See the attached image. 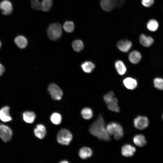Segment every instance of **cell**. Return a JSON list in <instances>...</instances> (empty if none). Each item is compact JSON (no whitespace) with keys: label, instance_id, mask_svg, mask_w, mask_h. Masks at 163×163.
I'll list each match as a JSON object with an SVG mask.
<instances>
[{"label":"cell","instance_id":"18","mask_svg":"<svg viewBox=\"0 0 163 163\" xmlns=\"http://www.w3.org/2000/svg\"><path fill=\"white\" fill-rule=\"evenodd\" d=\"M14 42L17 46L21 49L24 48L27 44V39L22 35L17 37L14 39Z\"/></svg>","mask_w":163,"mask_h":163},{"label":"cell","instance_id":"12","mask_svg":"<svg viewBox=\"0 0 163 163\" xmlns=\"http://www.w3.org/2000/svg\"><path fill=\"white\" fill-rule=\"evenodd\" d=\"M10 107L5 106L0 110V119L3 122H8L11 121L12 118L9 114Z\"/></svg>","mask_w":163,"mask_h":163},{"label":"cell","instance_id":"33","mask_svg":"<svg viewBox=\"0 0 163 163\" xmlns=\"http://www.w3.org/2000/svg\"><path fill=\"white\" fill-rule=\"evenodd\" d=\"M5 69L4 66L0 63V76L2 75L5 72Z\"/></svg>","mask_w":163,"mask_h":163},{"label":"cell","instance_id":"25","mask_svg":"<svg viewBox=\"0 0 163 163\" xmlns=\"http://www.w3.org/2000/svg\"><path fill=\"white\" fill-rule=\"evenodd\" d=\"M73 49L77 52H80L83 49L84 45L83 42L80 40H74L72 43Z\"/></svg>","mask_w":163,"mask_h":163},{"label":"cell","instance_id":"10","mask_svg":"<svg viewBox=\"0 0 163 163\" xmlns=\"http://www.w3.org/2000/svg\"><path fill=\"white\" fill-rule=\"evenodd\" d=\"M0 9L3 14L5 15H9L12 11V4L8 0H3L0 3Z\"/></svg>","mask_w":163,"mask_h":163},{"label":"cell","instance_id":"34","mask_svg":"<svg viewBox=\"0 0 163 163\" xmlns=\"http://www.w3.org/2000/svg\"><path fill=\"white\" fill-rule=\"evenodd\" d=\"M61 163H68V162L66 161H62L61 162H60Z\"/></svg>","mask_w":163,"mask_h":163},{"label":"cell","instance_id":"21","mask_svg":"<svg viewBox=\"0 0 163 163\" xmlns=\"http://www.w3.org/2000/svg\"><path fill=\"white\" fill-rule=\"evenodd\" d=\"M23 117L25 122L31 123L34 122L36 117V115L33 112L26 111L23 113Z\"/></svg>","mask_w":163,"mask_h":163},{"label":"cell","instance_id":"6","mask_svg":"<svg viewBox=\"0 0 163 163\" xmlns=\"http://www.w3.org/2000/svg\"><path fill=\"white\" fill-rule=\"evenodd\" d=\"M72 138V135L69 130L66 129H62L58 133L57 140L60 144L67 145L70 143Z\"/></svg>","mask_w":163,"mask_h":163},{"label":"cell","instance_id":"27","mask_svg":"<svg viewBox=\"0 0 163 163\" xmlns=\"http://www.w3.org/2000/svg\"><path fill=\"white\" fill-rule=\"evenodd\" d=\"M147 27L149 30L152 31H155L158 29V24L155 20L151 19L148 22Z\"/></svg>","mask_w":163,"mask_h":163},{"label":"cell","instance_id":"4","mask_svg":"<svg viewBox=\"0 0 163 163\" xmlns=\"http://www.w3.org/2000/svg\"><path fill=\"white\" fill-rule=\"evenodd\" d=\"M125 0H101L100 6L103 10L109 12L115 8L121 7Z\"/></svg>","mask_w":163,"mask_h":163},{"label":"cell","instance_id":"36","mask_svg":"<svg viewBox=\"0 0 163 163\" xmlns=\"http://www.w3.org/2000/svg\"><path fill=\"white\" fill-rule=\"evenodd\" d=\"M162 119L163 120V115L162 116Z\"/></svg>","mask_w":163,"mask_h":163},{"label":"cell","instance_id":"2","mask_svg":"<svg viewBox=\"0 0 163 163\" xmlns=\"http://www.w3.org/2000/svg\"><path fill=\"white\" fill-rule=\"evenodd\" d=\"M106 128L109 134L113 135L114 139L116 140H119L123 136L122 127L117 123L111 122L107 125Z\"/></svg>","mask_w":163,"mask_h":163},{"label":"cell","instance_id":"15","mask_svg":"<svg viewBox=\"0 0 163 163\" xmlns=\"http://www.w3.org/2000/svg\"><path fill=\"white\" fill-rule=\"evenodd\" d=\"M35 136L38 138L42 139L44 138L46 134V131L45 126L42 124L37 126L34 130Z\"/></svg>","mask_w":163,"mask_h":163},{"label":"cell","instance_id":"8","mask_svg":"<svg viewBox=\"0 0 163 163\" xmlns=\"http://www.w3.org/2000/svg\"><path fill=\"white\" fill-rule=\"evenodd\" d=\"M12 135V131L11 129L7 126L0 124V137L5 142L11 139Z\"/></svg>","mask_w":163,"mask_h":163},{"label":"cell","instance_id":"7","mask_svg":"<svg viewBox=\"0 0 163 163\" xmlns=\"http://www.w3.org/2000/svg\"><path fill=\"white\" fill-rule=\"evenodd\" d=\"M48 92L53 99L59 100L61 99L63 95V92L60 88L56 84H50L48 87Z\"/></svg>","mask_w":163,"mask_h":163},{"label":"cell","instance_id":"28","mask_svg":"<svg viewBox=\"0 0 163 163\" xmlns=\"http://www.w3.org/2000/svg\"><path fill=\"white\" fill-rule=\"evenodd\" d=\"M63 28L66 32L71 33L74 30V24L72 21H66L63 24Z\"/></svg>","mask_w":163,"mask_h":163},{"label":"cell","instance_id":"16","mask_svg":"<svg viewBox=\"0 0 163 163\" xmlns=\"http://www.w3.org/2000/svg\"><path fill=\"white\" fill-rule=\"evenodd\" d=\"M139 40L142 45L146 47L150 46L154 43V40L152 37L143 34L140 36Z\"/></svg>","mask_w":163,"mask_h":163},{"label":"cell","instance_id":"24","mask_svg":"<svg viewBox=\"0 0 163 163\" xmlns=\"http://www.w3.org/2000/svg\"><path fill=\"white\" fill-rule=\"evenodd\" d=\"M53 5V0H42L41 2V10L47 11L51 8Z\"/></svg>","mask_w":163,"mask_h":163},{"label":"cell","instance_id":"3","mask_svg":"<svg viewBox=\"0 0 163 163\" xmlns=\"http://www.w3.org/2000/svg\"><path fill=\"white\" fill-rule=\"evenodd\" d=\"M62 33V27L59 23H55L50 24L47 30L48 37L51 40H56L61 37Z\"/></svg>","mask_w":163,"mask_h":163},{"label":"cell","instance_id":"31","mask_svg":"<svg viewBox=\"0 0 163 163\" xmlns=\"http://www.w3.org/2000/svg\"><path fill=\"white\" fill-rule=\"evenodd\" d=\"M31 7L33 9L37 10H41V2L39 0H31Z\"/></svg>","mask_w":163,"mask_h":163},{"label":"cell","instance_id":"17","mask_svg":"<svg viewBox=\"0 0 163 163\" xmlns=\"http://www.w3.org/2000/svg\"><path fill=\"white\" fill-rule=\"evenodd\" d=\"M142 56L140 53L135 50L132 51L129 55V59L130 62L134 64L139 62Z\"/></svg>","mask_w":163,"mask_h":163},{"label":"cell","instance_id":"19","mask_svg":"<svg viewBox=\"0 0 163 163\" xmlns=\"http://www.w3.org/2000/svg\"><path fill=\"white\" fill-rule=\"evenodd\" d=\"M134 143L139 147L144 146L147 143L145 136L142 134H138L135 136L133 138Z\"/></svg>","mask_w":163,"mask_h":163},{"label":"cell","instance_id":"14","mask_svg":"<svg viewBox=\"0 0 163 163\" xmlns=\"http://www.w3.org/2000/svg\"><path fill=\"white\" fill-rule=\"evenodd\" d=\"M125 86L127 89L133 90L137 86V82L135 79L131 77H127L124 79L123 81Z\"/></svg>","mask_w":163,"mask_h":163},{"label":"cell","instance_id":"29","mask_svg":"<svg viewBox=\"0 0 163 163\" xmlns=\"http://www.w3.org/2000/svg\"><path fill=\"white\" fill-rule=\"evenodd\" d=\"M50 119L51 122L53 123L56 125H58L61 123L62 117L59 114L55 113L51 115Z\"/></svg>","mask_w":163,"mask_h":163},{"label":"cell","instance_id":"9","mask_svg":"<svg viewBox=\"0 0 163 163\" xmlns=\"http://www.w3.org/2000/svg\"><path fill=\"white\" fill-rule=\"evenodd\" d=\"M133 123L136 128L142 130L148 127L149 124V121L147 117L139 116L134 119Z\"/></svg>","mask_w":163,"mask_h":163},{"label":"cell","instance_id":"13","mask_svg":"<svg viewBox=\"0 0 163 163\" xmlns=\"http://www.w3.org/2000/svg\"><path fill=\"white\" fill-rule=\"evenodd\" d=\"M136 151L134 147L129 144H126L122 148L121 153L125 157H130L134 155Z\"/></svg>","mask_w":163,"mask_h":163},{"label":"cell","instance_id":"5","mask_svg":"<svg viewBox=\"0 0 163 163\" xmlns=\"http://www.w3.org/2000/svg\"><path fill=\"white\" fill-rule=\"evenodd\" d=\"M104 99L110 110L116 112H120V109L117 104V100L114 97V94L112 91L105 94L104 97Z\"/></svg>","mask_w":163,"mask_h":163},{"label":"cell","instance_id":"35","mask_svg":"<svg viewBox=\"0 0 163 163\" xmlns=\"http://www.w3.org/2000/svg\"><path fill=\"white\" fill-rule=\"evenodd\" d=\"M1 42L0 41V48L1 47Z\"/></svg>","mask_w":163,"mask_h":163},{"label":"cell","instance_id":"11","mask_svg":"<svg viewBox=\"0 0 163 163\" xmlns=\"http://www.w3.org/2000/svg\"><path fill=\"white\" fill-rule=\"evenodd\" d=\"M132 46V42L127 40L119 41L117 44V47L120 51L123 52H128Z\"/></svg>","mask_w":163,"mask_h":163},{"label":"cell","instance_id":"32","mask_svg":"<svg viewBox=\"0 0 163 163\" xmlns=\"http://www.w3.org/2000/svg\"><path fill=\"white\" fill-rule=\"evenodd\" d=\"M154 1V0H142V3L144 6L149 7L153 5Z\"/></svg>","mask_w":163,"mask_h":163},{"label":"cell","instance_id":"23","mask_svg":"<svg viewBox=\"0 0 163 163\" xmlns=\"http://www.w3.org/2000/svg\"><path fill=\"white\" fill-rule=\"evenodd\" d=\"M81 67L85 72L89 73L91 72L94 69L95 66L90 61H85L82 64Z\"/></svg>","mask_w":163,"mask_h":163},{"label":"cell","instance_id":"1","mask_svg":"<svg viewBox=\"0 0 163 163\" xmlns=\"http://www.w3.org/2000/svg\"><path fill=\"white\" fill-rule=\"evenodd\" d=\"M89 132L92 135L101 140L108 141L110 140V134L105 127V122L101 114L98 115L97 120L92 123Z\"/></svg>","mask_w":163,"mask_h":163},{"label":"cell","instance_id":"22","mask_svg":"<svg viewBox=\"0 0 163 163\" xmlns=\"http://www.w3.org/2000/svg\"><path fill=\"white\" fill-rule=\"evenodd\" d=\"M116 69L120 75H124L126 72V68L123 62L121 60L117 61L115 64Z\"/></svg>","mask_w":163,"mask_h":163},{"label":"cell","instance_id":"26","mask_svg":"<svg viewBox=\"0 0 163 163\" xmlns=\"http://www.w3.org/2000/svg\"><path fill=\"white\" fill-rule=\"evenodd\" d=\"M82 117L85 119L89 120L92 117L93 111L91 109L86 107L82 109L81 112Z\"/></svg>","mask_w":163,"mask_h":163},{"label":"cell","instance_id":"30","mask_svg":"<svg viewBox=\"0 0 163 163\" xmlns=\"http://www.w3.org/2000/svg\"><path fill=\"white\" fill-rule=\"evenodd\" d=\"M154 86L156 88L163 90V79L160 78H156L153 81Z\"/></svg>","mask_w":163,"mask_h":163},{"label":"cell","instance_id":"20","mask_svg":"<svg viewBox=\"0 0 163 163\" xmlns=\"http://www.w3.org/2000/svg\"><path fill=\"white\" fill-rule=\"evenodd\" d=\"M92 154V150L90 148L86 147L81 148L79 152L80 157L83 159H85L90 157Z\"/></svg>","mask_w":163,"mask_h":163}]
</instances>
